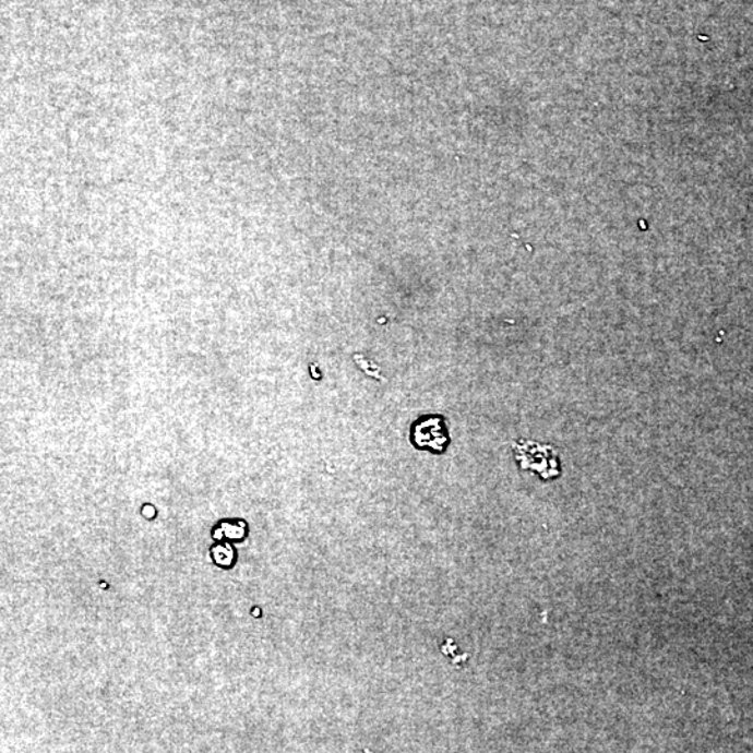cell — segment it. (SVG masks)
Returning a JSON list of instances; mask_svg holds the SVG:
<instances>
[{
	"instance_id": "6da1fadb",
	"label": "cell",
	"mask_w": 753,
	"mask_h": 753,
	"mask_svg": "<svg viewBox=\"0 0 753 753\" xmlns=\"http://www.w3.org/2000/svg\"><path fill=\"white\" fill-rule=\"evenodd\" d=\"M518 459L522 462V468L534 469L543 476V479H552L561 474L559 456L549 445L522 443L518 446Z\"/></svg>"
}]
</instances>
